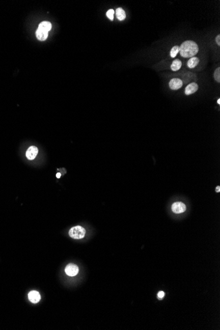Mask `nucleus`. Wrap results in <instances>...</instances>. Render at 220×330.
I'll return each mask as SVG.
<instances>
[{
    "label": "nucleus",
    "mask_w": 220,
    "mask_h": 330,
    "mask_svg": "<svg viewBox=\"0 0 220 330\" xmlns=\"http://www.w3.org/2000/svg\"><path fill=\"white\" fill-rule=\"evenodd\" d=\"M180 54L183 57L191 58L198 52V46L192 40H187L181 45Z\"/></svg>",
    "instance_id": "obj_1"
},
{
    "label": "nucleus",
    "mask_w": 220,
    "mask_h": 330,
    "mask_svg": "<svg viewBox=\"0 0 220 330\" xmlns=\"http://www.w3.org/2000/svg\"><path fill=\"white\" fill-rule=\"evenodd\" d=\"M85 234H86V230L80 225L73 227L69 230V236L74 239H81L84 237Z\"/></svg>",
    "instance_id": "obj_2"
},
{
    "label": "nucleus",
    "mask_w": 220,
    "mask_h": 330,
    "mask_svg": "<svg viewBox=\"0 0 220 330\" xmlns=\"http://www.w3.org/2000/svg\"><path fill=\"white\" fill-rule=\"evenodd\" d=\"M171 210L175 214H181V213L185 212L187 210V207L184 203L181 202H174L172 204Z\"/></svg>",
    "instance_id": "obj_3"
},
{
    "label": "nucleus",
    "mask_w": 220,
    "mask_h": 330,
    "mask_svg": "<svg viewBox=\"0 0 220 330\" xmlns=\"http://www.w3.org/2000/svg\"><path fill=\"white\" fill-rule=\"evenodd\" d=\"M78 268L77 265L74 264H69L66 266L65 269V271L66 274L71 277H73L78 274Z\"/></svg>",
    "instance_id": "obj_4"
},
{
    "label": "nucleus",
    "mask_w": 220,
    "mask_h": 330,
    "mask_svg": "<svg viewBox=\"0 0 220 330\" xmlns=\"http://www.w3.org/2000/svg\"><path fill=\"white\" fill-rule=\"evenodd\" d=\"M38 153V149L34 146H31L26 152V156L29 160H33Z\"/></svg>",
    "instance_id": "obj_5"
},
{
    "label": "nucleus",
    "mask_w": 220,
    "mask_h": 330,
    "mask_svg": "<svg viewBox=\"0 0 220 330\" xmlns=\"http://www.w3.org/2000/svg\"><path fill=\"white\" fill-rule=\"evenodd\" d=\"M169 88L173 90H177L181 88L183 86V81L179 78H173L169 83Z\"/></svg>",
    "instance_id": "obj_6"
},
{
    "label": "nucleus",
    "mask_w": 220,
    "mask_h": 330,
    "mask_svg": "<svg viewBox=\"0 0 220 330\" xmlns=\"http://www.w3.org/2000/svg\"><path fill=\"white\" fill-rule=\"evenodd\" d=\"M28 297L29 300L32 303L38 302L40 300V298H41L40 293L36 291H30V293H28Z\"/></svg>",
    "instance_id": "obj_7"
},
{
    "label": "nucleus",
    "mask_w": 220,
    "mask_h": 330,
    "mask_svg": "<svg viewBox=\"0 0 220 330\" xmlns=\"http://www.w3.org/2000/svg\"><path fill=\"white\" fill-rule=\"evenodd\" d=\"M198 86L196 82H192L186 87L185 93L186 95H190V94H194L198 90Z\"/></svg>",
    "instance_id": "obj_8"
},
{
    "label": "nucleus",
    "mask_w": 220,
    "mask_h": 330,
    "mask_svg": "<svg viewBox=\"0 0 220 330\" xmlns=\"http://www.w3.org/2000/svg\"><path fill=\"white\" fill-rule=\"evenodd\" d=\"M36 38L39 40L44 41V40H46L47 38H48V32L38 28L36 32Z\"/></svg>",
    "instance_id": "obj_9"
},
{
    "label": "nucleus",
    "mask_w": 220,
    "mask_h": 330,
    "mask_svg": "<svg viewBox=\"0 0 220 330\" xmlns=\"http://www.w3.org/2000/svg\"><path fill=\"white\" fill-rule=\"evenodd\" d=\"M38 29H40V30L46 31V32H48L51 29V24L50 22L48 21L42 22L41 23L39 24Z\"/></svg>",
    "instance_id": "obj_10"
},
{
    "label": "nucleus",
    "mask_w": 220,
    "mask_h": 330,
    "mask_svg": "<svg viewBox=\"0 0 220 330\" xmlns=\"http://www.w3.org/2000/svg\"><path fill=\"white\" fill-rule=\"evenodd\" d=\"M200 60L198 57H192L188 60L187 62V66L189 67L190 69H193L195 67L197 66V65L199 63Z\"/></svg>",
    "instance_id": "obj_11"
},
{
    "label": "nucleus",
    "mask_w": 220,
    "mask_h": 330,
    "mask_svg": "<svg viewBox=\"0 0 220 330\" xmlns=\"http://www.w3.org/2000/svg\"><path fill=\"white\" fill-rule=\"evenodd\" d=\"M115 13L117 18L119 21H123V20L126 18V13H125V11L121 7H119L115 11Z\"/></svg>",
    "instance_id": "obj_12"
},
{
    "label": "nucleus",
    "mask_w": 220,
    "mask_h": 330,
    "mask_svg": "<svg viewBox=\"0 0 220 330\" xmlns=\"http://www.w3.org/2000/svg\"><path fill=\"white\" fill-rule=\"evenodd\" d=\"M182 65V62L179 59H175L173 61L171 65V69L172 71H177L181 69Z\"/></svg>",
    "instance_id": "obj_13"
},
{
    "label": "nucleus",
    "mask_w": 220,
    "mask_h": 330,
    "mask_svg": "<svg viewBox=\"0 0 220 330\" xmlns=\"http://www.w3.org/2000/svg\"><path fill=\"white\" fill-rule=\"evenodd\" d=\"M179 51H180V48H179V46H175L174 47H173L171 50L170 51L171 57L172 58L175 57L176 55H177V53L179 52Z\"/></svg>",
    "instance_id": "obj_14"
},
{
    "label": "nucleus",
    "mask_w": 220,
    "mask_h": 330,
    "mask_svg": "<svg viewBox=\"0 0 220 330\" xmlns=\"http://www.w3.org/2000/svg\"><path fill=\"white\" fill-rule=\"evenodd\" d=\"M214 76L215 80H216L217 82H220V68L219 67H218V68H217L216 69H215Z\"/></svg>",
    "instance_id": "obj_15"
},
{
    "label": "nucleus",
    "mask_w": 220,
    "mask_h": 330,
    "mask_svg": "<svg viewBox=\"0 0 220 330\" xmlns=\"http://www.w3.org/2000/svg\"><path fill=\"white\" fill-rule=\"evenodd\" d=\"M114 13H115V11H114L113 9H109L107 11V13H106L107 17H108V19L111 20V21H113V20Z\"/></svg>",
    "instance_id": "obj_16"
},
{
    "label": "nucleus",
    "mask_w": 220,
    "mask_h": 330,
    "mask_svg": "<svg viewBox=\"0 0 220 330\" xmlns=\"http://www.w3.org/2000/svg\"><path fill=\"white\" fill-rule=\"evenodd\" d=\"M164 296H165V293L163 291H160L158 293V298L159 300L162 299V298L164 297Z\"/></svg>",
    "instance_id": "obj_17"
},
{
    "label": "nucleus",
    "mask_w": 220,
    "mask_h": 330,
    "mask_svg": "<svg viewBox=\"0 0 220 330\" xmlns=\"http://www.w3.org/2000/svg\"><path fill=\"white\" fill-rule=\"evenodd\" d=\"M215 42H216V43L220 46V35H217V37L215 38Z\"/></svg>",
    "instance_id": "obj_18"
},
{
    "label": "nucleus",
    "mask_w": 220,
    "mask_h": 330,
    "mask_svg": "<svg viewBox=\"0 0 220 330\" xmlns=\"http://www.w3.org/2000/svg\"><path fill=\"white\" fill-rule=\"evenodd\" d=\"M215 191H216L217 192H220V187L219 186H217V187H216V188H215Z\"/></svg>",
    "instance_id": "obj_19"
},
{
    "label": "nucleus",
    "mask_w": 220,
    "mask_h": 330,
    "mask_svg": "<svg viewBox=\"0 0 220 330\" xmlns=\"http://www.w3.org/2000/svg\"><path fill=\"white\" fill-rule=\"evenodd\" d=\"M60 176H61V173H57L56 175V177H57V178H60Z\"/></svg>",
    "instance_id": "obj_20"
},
{
    "label": "nucleus",
    "mask_w": 220,
    "mask_h": 330,
    "mask_svg": "<svg viewBox=\"0 0 220 330\" xmlns=\"http://www.w3.org/2000/svg\"><path fill=\"white\" fill-rule=\"evenodd\" d=\"M217 104H220V99H218V100H217Z\"/></svg>",
    "instance_id": "obj_21"
}]
</instances>
